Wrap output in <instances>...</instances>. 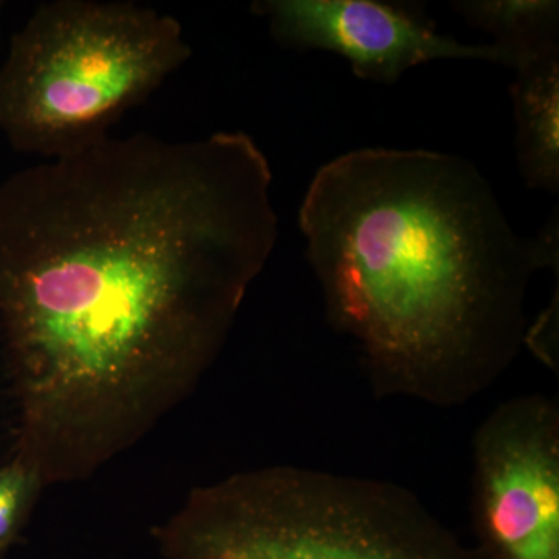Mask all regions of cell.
<instances>
[{"label":"cell","instance_id":"cell-1","mask_svg":"<svg viewBox=\"0 0 559 559\" xmlns=\"http://www.w3.org/2000/svg\"><path fill=\"white\" fill-rule=\"evenodd\" d=\"M246 132L108 138L0 186V337L92 399L201 382L278 238Z\"/></svg>","mask_w":559,"mask_h":559},{"label":"cell","instance_id":"cell-2","mask_svg":"<svg viewBox=\"0 0 559 559\" xmlns=\"http://www.w3.org/2000/svg\"><path fill=\"white\" fill-rule=\"evenodd\" d=\"M299 223L326 319L378 399H479L524 347L533 275L558 272V213L521 237L479 168L452 154H342L316 173Z\"/></svg>","mask_w":559,"mask_h":559},{"label":"cell","instance_id":"cell-3","mask_svg":"<svg viewBox=\"0 0 559 559\" xmlns=\"http://www.w3.org/2000/svg\"><path fill=\"white\" fill-rule=\"evenodd\" d=\"M154 538L165 559H481L409 489L296 465L191 489Z\"/></svg>","mask_w":559,"mask_h":559},{"label":"cell","instance_id":"cell-4","mask_svg":"<svg viewBox=\"0 0 559 559\" xmlns=\"http://www.w3.org/2000/svg\"><path fill=\"white\" fill-rule=\"evenodd\" d=\"M191 57L178 20L131 2L57 0L11 38L0 131L47 160L108 138Z\"/></svg>","mask_w":559,"mask_h":559},{"label":"cell","instance_id":"cell-5","mask_svg":"<svg viewBox=\"0 0 559 559\" xmlns=\"http://www.w3.org/2000/svg\"><path fill=\"white\" fill-rule=\"evenodd\" d=\"M471 520L481 559H559V403L502 401L473 437Z\"/></svg>","mask_w":559,"mask_h":559},{"label":"cell","instance_id":"cell-6","mask_svg":"<svg viewBox=\"0 0 559 559\" xmlns=\"http://www.w3.org/2000/svg\"><path fill=\"white\" fill-rule=\"evenodd\" d=\"M252 13L270 24L272 38L297 50L341 55L353 73L371 83L395 84L423 62L487 61L514 68L513 57L496 46H468L441 35L414 3L380 0H260Z\"/></svg>","mask_w":559,"mask_h":559},{"label":"cell","instance_id":"cell-7","mask_svg":"<svg viewBox=\"0 0 559 559\" xmlns=\"http://www.w3.org/2000/svg\"><path fill=\"white\" fill-rule=\"evenodd\" d=\"M511 84L516 157L525 186L559 191V51L516 69Z\"/></svg>","mask_w":559,"mask_h":559},{"label":"cell","instance_id":"cell-8","mask_svg":"<svg viewBox=\"0 0 559 559\" xmlns=\"http://www.w3.org/2000/svg\"><path fill=\"white\" fill-rule=\"evenodd\" d=\"M452 10L473 27L489 33L509 51L514 70L559 51V3L551 0H463Z\"/></svg>","mask_w":559,"mask_h":559},{"label":"cell","instance_id":"cell-9","mask_svg":"<svg viewBox=\"0 0 559 559\" xmlns=\"http://www.w3.org/2000/svg\"><path fill=\"white\" fill-rule=\"evenodd\" d=\"M43 487L36 471L20 459L0 466V554L16 539Z\"/></svg>","mask_w":559,"mask_h":559},{"label":"cell","instance_id":"cell-10","mask_svg":"<svg viewBox=\"0 0 559 559\" xmlns=\"http://www.w3.org/2000/svg\"><path fill=\"white\" fill-rule=\"evenodd\" d=\"M524 345L532 348L550 370L558 371V293L535 323L528 326Z\"/></svg>","mask_w":559,"mask_h":559},{"label":"cell","instance_id":"cell-11","mask_svg":"<svg viewBox=\"0 0 559 559\" xmlns=\"http://www.w3.org/2000/svg\"><path fill=\"white\" fill-rule=\"evenodd\" d=\"M0 11H2V2H0Z\"/></svg>","mask_w":559,"mask_h":559},{"label":"cell","instance_id":"cell-12","mask_svg":"<svg viewBox=\"0 0 559 559\" xmlns=\"http://www.w3.org/2000/svg\"><path fill=\"white\" fill-rule=\"evenodd\" d=\"M0 559H2V558H0Z\"/></svg>","mask_w":559,"mask_h":559}]
</instances>
